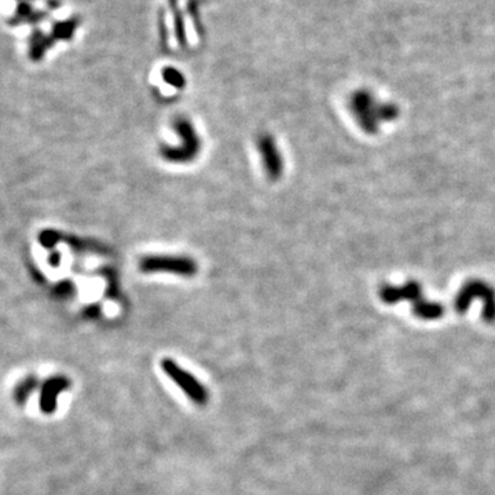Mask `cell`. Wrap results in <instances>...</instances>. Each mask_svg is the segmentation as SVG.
I'll return each instance as SVG.
<instances>
[{
	"label": "cell",
	"mask_w": 495,
	"mask_h": 495,
	"mask_svg": "<svg viewBox=\"0 0 495 495\" xmlns=\"http://www.w3.org/2000/svg\"><path fill=\"white\" fill-rule=\"evenodd\" d=\"M175 130L182 138L183 145L179 148L161 146L160 155L167 161L172 162H189L194 160L201 149L200 138L197 135L194 127L187 120H178L175 121Z\"/></svg>",
	"instance_id": "6da1fadb"
},
{
	"label": "cell",
	"mask_w": 495,
	"mask_h": 495,
	"mask_svg": "<svg viewBox=\"0 0 495 495\" xmlns=\"http://www.w3.org/2000/svg\"><path fill=\"white\" fill-rule=\"evenodd\" d=\"M139 269L143 272H172L180 277H193L197 263L186 256H146L140 260Z\"/></svg>",
	"instance_id": "7a4b0ae2"
},
{
	"label": "cell",
	"mask_w": 495,
	"mask_h": 495,
	"mask_svg": "<svg viewBox=\"0 0 495 495\" xmlns=\"http://www.w3.org/2000/svg\"><path fill=\"white\" fill-rule=\"evenodd\" d=\"M162 372L179 386L180 389L197 405H205L208 394L200 382H197L190 373L183 370L175 360L164 358L161 360Z\"/></svg>",
	"instance_id": "3957f363"
},
{
	"label": "cell",
	"mask_w": 495,
	"mask_h": 495,
	"mask_svg": "<svg viewBox=\"0 0 495 495\" xmlns=\"http://www.w3.org/2000/svg\"><path fill=\"white\" fill-rule=\"evenodd\" d=\"M259 150L263 158V164L269 178L272 180L279 179L282 175V158L278 152V148L271 136L266 135L259 140Z\"/></svg>",
	"instance_id": "277c9868"
},
{
	"label": "cell",
	"mask_w": 495,
	"mask_h": 495,
	"mask_svg": "<svg viewBox=\"0 0 495 495\" xmlns=\"http://www.w3.org/2000/svg\"><path fill=\"white\" fill-rule=\"evenodd\" d=\"M69 382L65 377H52L45 382L42 396H40V410L45 414H52L57 408L58 395L68 388Z\"/></svg>",
	"instance_id": "5b68a950"
},
{
	"label": "cell",
	"mask_w": 495,
	"mask_h": 495,
	"mask_svg": "<svg viewBox=\"0 0 495 495\" xmlns=\"http://www.w3.org/2000/svg\"><path fill=\"white\" fill-rule=\"evenodd\" d=\"M164 79L172 84V86H177V87H182L184 84V80L182 77L179 72H177L175 69H165L164 70Z\"/></svg>",
	"instance_id": "8992f818"
}]
</instances>
